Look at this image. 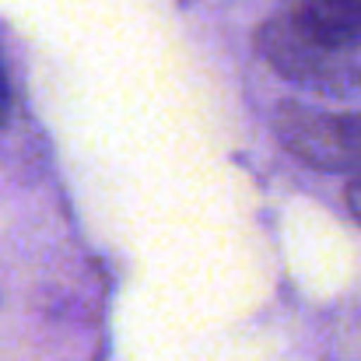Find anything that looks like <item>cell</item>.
I'll use <instances>...</instances> for the list:
<instances>
[{
	"label": "cell",
	"mask_w": 361,
	"mask_h": 361,
	"mask_svg": "<svg viewBox=\"0 0 361 361\" xmlns=\"http://www.w3.org/2000/svg\"><path fill=\"white\" fill-rule=\"evenodd\" d=\"M256 46H259L263 60L291 81L330 88V85H344L358 74L351 49L330 46L312 28H305L291 11H281V14L267 18L256 32Z\"/></svg>",
	"instance_id": "obj_2"
},
{
	"label": "cell",
	"mask_w": 361,
	"mask_h": 361,
	"mask_svg": "<svg viewBox=\"0 0 361 361\" xmlns=\"http://www.w3.org/2000/svg\"><path fill=\"white\" fill-rule=\"evenodd\" d=\"M281 144L312 169L361 176V113H326L284 102L274 113Z\"/></svg>",
	"instance_id": "obj_1"
},
{
	"label": "cell",
	"mask_w": 361,
	"mask_h": 361,
	"mask_svg": "<svg viewBox=\"0 0 361 361\" xmlns=\"http://www.w3.org/2000/svg\"><path fill=\"white\" fill-rule=\"evenodd\" d=\"M305 28L326 39L337 49H361V0H284Z\"/></svg>",
	"instance_id": "obj_3"
},
{
	"label": "cell",
	"mask_w": 361,
	"mask_h": 361,
	"mask_svg": "<svg viewBox=\"0 0 361 361\" xmlns=\"http://www.w3.org/2000/svg\"><path fill=\"white\" fill-rule=\"evenodd\" d=\"M11 116V85H7V71H4V60H0V126Z\"/></svg>",
	"instance_id": "obj_4"
},
{
	"label": "cell",
	"mask_w": 361,
	"mask_h": 361,
	"mask_svg": "<svg viewBox=\"0 0 361 361\" xmlns=\"http://www.w3.org/2000/svg\"><path fill=\"white\" fill-rule=\"evenodd\" d=\"M348 207H351V214L358 218V225H361V176L348 183Z\"/></svg>",
	"instance_id": "obj_5"
}]
</instances>
